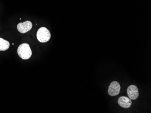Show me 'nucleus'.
Here are the masks:
<instances>
[{
  "label": "nucleus",
  "mask_w": 151,
  "mask_h": 113,
  "mask_svg": "<svg viewBox=\"0 0 151 113\" xmlns=\"http://www.w3.org/2000/svg\"><path fill=\"white\" fill-rule=\"evenodd\" d=\"M127 93L130 99H137L139 96L138 87L135 85L130 86L127 89Z\"/></svg>",
  "instance_id": "nucleus-5"
},
{
  "label": "nucleus",
  "mask_w": 151,
  "mask_h": 113,
  "mask_svg": "<svg viewBox=\"0 0 151 113\" xmlns=\"http://www.w3.org/2000/svg\"><path fill=\"white\" fill-rule=\"evenodd\" d=\"M33 27L32 23L29 21H26L23 23H20L17 26V30L19 33H25L31 30Z\"/></svg>",
  "instance_id": "nucleus-4"
},
{
  "label": "nucleus",
  "mask_w": 151,
  "mask_h": 113,
  "mask_svg": "<svg viewBox=\"0 0 151 113\" xmlns=\"http://www.w3.org/2000/svg\"><path fill=\"white\" fill-rule=\"evenodd\" d=\"M17 53L19 56L23 60H28L32 55V50L28 44L23 43L18 48Z\"/></svg>",
  "instance_id": "nucleus-1"
},
{
  "label": "nucleus",
  "mask_w": 151,
  "mask_h": 113,
  "mask_svg": "<svg viewBox=\"0 0 151 113\" xmlns=\"http://www.w3.org/2000/svg\"><path fill=\"white\" fill-rule=\"evenodd\" d=\"M14 45V43H12V45Z\"/></svg>",
  "instance_id": "nucleus-8"
},
{
  "label": "nucleus",
  "mask_w": 151,
  "mask_h": 113,
  "mask_svg": "<svg viewBox=\"0 0 151 113\" xmlns=\"http://www.w3.org/2000/svg\"><path fill=\"white\" fill-rule=\"evenodd\" d=\"M118 104L122 107L129 108L132 104V101L129 98L126 97H121L118 99Z\"/></svg>",
  "instance_id": "nucleus-6"
},
{
  "label": "nucleus",
  "mask_w": 151,
  "mask_h": 113,
  "mask_svg": "<svg viewBox=\"0 0 151 113\" xmlns=\"http://www.w3.org/2000/svg\"><path fill=\"white\" fill-rule=\"evenodd\" d=\"M10 43L8 41L0 38V50L5 51L9 49Z\"/></svg>",
  "instance_id": "nucleus-7"
},
{
  "label": "nucleus",
  "mask_w": 151,
  "mask_h": 113,
  "mask_svg": "<svg viewBox=\"0 0 151 113\" xmlns=\"http://www.w3.org/2000/svg\"><path fill=\"white\" fill-rule=\"evenodd\" d=\"M120 84L118 82H113L109 87L108 94L112 97L117 96L120 92Z\"/></svg>",
  "instance_id": "nucleus-3"
},
{
  "label": "nucleus",
  "mask_w": 151,
  "mask_h": 113,
  "mask_svg": "<svg viewBox=\"0 0 151 113\" xmlns=\"http://www.w3.org/2000/svg\"><path fill=\"white\" fill-rule=\"evenodd\" d=\"M37 38L40 43H45L48 42L51 38L50 31L45 27L40 28L37 31Z\"/></svg>",
  "instance_id": "nucleus-2"
}]
</instances>
